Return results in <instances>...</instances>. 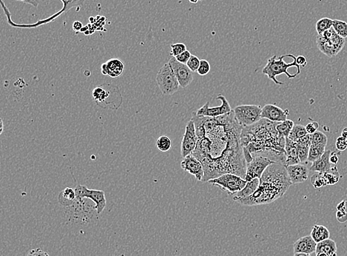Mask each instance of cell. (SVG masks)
<instances>
[{
  "label": "cell",
  "instance_id": "6da1fadb",
  "mask_svg": "<svg viewBox=\"0 0 347 256\" xmlns=\"http://www.w3.org/2000/svg\"><path fill=\"white\" fill-rule=\"evenodd\" d=\"M196 125L198 143L193 155L203 165L208 182L226 173L246 177V163L241 135L244 127L238 122L233 110L218 117H202L192 113Z\"/></svg>",
  "mask_w": 347,
  "mask_h": 256
},
{
  "label": "cell",
  "instance_id": "7a4b0ae2",
  "mask_svg": "<svg viewBox=\"0 0 347 256\" xmlns=\"http://www.w3.org/2000/svg\"><path fill=\"white\" fill-rule=\"evenodd\" d=\"M278 123L262 119L257 123L244 127L241 142L246 163L254 156H262L286 166V138L277 130Z\"/></svg>",
  "mask_w": 347,
  "mask_h": 256
},
{
  "label": "cell",
  "instance_id": "3957f363",
  "mask_svg": "<svg viewBox=\"0 0 347 256\" xmlns=\"http://www.w3.org/2000/svg\"><path fill=\"white\" fill-rule=\"evenodd\" d=\"M292 185L286 166L275 162L269 165L261 177L257 191L250 196L236 201L246 206L269 204L283 197Z\"/></svg>",
  "mask_w": 347,
  "mask_h": 256
},
{
  "label": "cell",
  "instance_id": "277c9868",
  "mask_svg": "<svg viewBox=\"0 0 347 256\" xmlns=\"http://www.w3.org/2000/svg\"><path fill=\"white\" fill-rule=\"evenodd\" d=\"M16 1H20V2H25V3L30 4V5H33V6L35 7V8L38 7L39 4H40V0H16ZM60 1H61V3H62L63 6L60 11L56 13V14L51 16V17H48V18L39 20L37 22L33 23V24H17V23L14 22L12 19H11V13H10L9 10H8V7L5 5V4L4 3L2 0H1V3H2L4 12H5V15L7 16V18H8V23L11 26L19 28H38V27L41 26V25H44V24L52 22L56 19L60 17L61 14H64V13H67V11H70L71 8H79V7L83 5V3L85 2L86 0H60Z\"/></svg>",
  "mask_w": 347,
  "mask_h": 256
},
{
  "label": "cell",
  "instance_id": "5b68a950",
  "mask_svg": "<svg viewBox=\"0 0 347 256\" xmlns=\"http://www.w3.org/2000/svg\"><path fill=\"white\" fill-rule=\"evenodd\" d=\"M286 57H287V54L281 56L277 60L276 56H273L267 60L266 66L264 67L263 70H262V73L267 76L268 78L270 79L277 85H284L283 83L278 81L276 79L277 76H280L282 73L286 74L289 79H293L296 77V75L290 74L287 71L289 67H295L297 70L301 71L300 66L296 63V57L294 56L292 63H286L285 61V58Z\"/></svg>",
  "mask_w": 347,
  "mask_h": 256
},
{
  "label": "cell",
  "instance_id": "8992f818",
  "mask_svg": "<svg viewBox=\"0 0 347 256\" xmlns=\"http://www.w3.org/2000/svg\"><path fill=\"white\" fill-rule=\"evenodd\" d=\"M156 83L162 93L164 95H173L179 90V85L169 63L161 67L156 76Z\"/></svg>",
  "mask_w": 347,
  "mask_h": 256
},
{
  "label": "cell",
  "instance_id": "52a82bcc",
  "mask_svg": "<svg viewBox=\"0 0 347 256\" xmlns=\"http://www.w3.org/2000/svg\"><path fill=\"white\" fill-rule=\"evenodd\" d=\"M208 182L219 187L222 191H226L229 195H234L240 192L247 183L245 178L233 173L224 174L218 178L210 179Z\"/></svg>",
  "mask_w": 347,
  "mask_h": 256
},
{
  "label": "cell",
  "instance_id": "ba28073f",
  "mask_svg": "<svg viewBox=\"0 0 347 256\" xmlns=\"http://www.w3.org/2000/svg\"><path fill=\"white\" fill-rule=\"evenodd\" d=\"M262 108L256 105H242L233 109L238 122L243 127L250 126L262 119Z\"/></svg>",
  "mask_w": 347,
  "mask_h": 256
},
{
  "label": "cell",
  "instance_id": "9c48e42d",
  "mask_svg": "<svg viewBox=\"0 0 347 256\" xmlns=\"http://www.w3.org/2000/svg\"><path fill=\"white\" fill-rule=\"evenodd\" d=\"M77 199L88 198L95 204L97 213L100 214L107 205L105 193L104 191L99 190L88 189L85 185H78L75 188Z\"/></svg>",
  "mask_w": 347,
  "mask_h": 256
},
{
  "label": "cell",
  "instance_id": "30bf717a",
  "mask_svg": "<svg viewBox=\"0 0 347 256\" xmlns=\"http://www.w3.org/2000/svg\"><path fill=\"white\" fill-rule=\"evenodd\" d=\"M198 136L196 133V125L193 119L187 122L185 127V132L181 145V154L183 158L193 154L197 146Z\"/></svg>",
  "mask_w": 347,
  "mask_h": 256
},
{
  "label": "cell",
  "instance_id": "8fae6325",
  "mask_svg": "<svg viewBox=\"0 0 347 256\" xmlns=\"http://www.w3.org/2000/svg\"><path fill=\"white\" fill-rule=\"evenodd\" d=\"M274 163L275 162L265 156H254L253 159L246 165L245 180L250 182L254 178H261L266 168Z\"/></svg>",
  "mask_w": 347,
  "mask_h": 256
},
{
  "label": "cell",
  "instance_id": "7c38bea8",
  "mask_svg": "<svg viewBox=\"0 0 347 256\" xmlns=\"http://www.w3.org/2000/svg\"><path fill=\"white\" fill-rule=\"evenodd\" d=\"M217 100H220L222 102V105L218 107H209V102H206L204 106H202L201 108H199L197 111H196V114L199 116L202 117H218V116H223L226 113H230L232 111L230 106H229V102L226 99L225 96L222 95H219L216 98Z\"/></svg>",
  "mask_w": 347,
  "mask_h": 256
},
{
  "label": "cell",
  "instance_id": "4fadbf2b",
  "mask_svg": "<svg viewBox=\"0 0 347 256\" xmlns=\"http://www.w3.org/2000/svg\"><path fill=\"white\" fill-rule=\"evenodd\" d=\"M168 63L181 87L184 88L191 84L193 81V72L187 67V64L179 63L175 57H172Z\"/></svg>",
  "mask_w": 347,
  "mask_h": 256
},
{
  "label": "cell",
  "instance_id": "5bb4252c",
  "mask_svg": "<svg viewBox=\"0 0 347 256\" xmlns=\"http://www.w3.org/2000/svg\"><path fill=\"white\" fill-rule=\"evenodd\" d=\"M181 168L193 175L196 180L202 182L204 176V170L202 162L194 155L190 154L184 158L183 161L181 162Z\"/></svg>",
  "mask_w": 347,
  "mask_h": 256
},
{
  "label": "cell",
  "instance_id": "9a60e30c",
  "mask_svg": "<svg viewBox=\"0 0 347 256\" xmlns=\"http://www.w3.org/2000/svg\"><path fill=\"white\" fill-rule=\"evenodd\" d=\"M289 112L283 110L275 105L268 104L262 107V119H266L274 122H281L287 119Z\"/></svg>",
  "mask_w": 347,
  "mask_h": 256
},
{
  "label": "cell",
  "instance_id": "2e32d148",
  "mask_svg": "<svg viewBox=\"0 0 347 256\" xmlns=\"http://www.w3.org/2000/svg\"><path fill=\"white\" fill-rule=\"evenodd\" d=\"M286 168L292 185L304 183L307 180L309 171L306 165L297 164Z\"/></svg>",
  "mask_w": 347,
  "mask_h": 256
},
{
  "label": "cell",
  "instance_id": "e0dca14e",
  "mask_svg": "<svg viewBox=\"0 0 347 256\" xmlns=\"http://www.w3.org/2000/svg\"><path fill=\"white\" fill-rule=\"evenodd\" d=\"M124 70V63L119 59H110L101 66L102 73L111 78H118L122 75Z\"/></svg>",
  "mask_w": 347,
  "mask_h": 256
},
{
  "label": "cell",
  "instance_id": "ac0fdd59",
  "mask_svg": "<svg viewBox=\"0 0 347 256\" xmlns=\"http://www.w3.org/2000/svg\"><path fill=\"white\" fill-rule=\"evenodd\" d=\"M316 247L317 243L311 235H307L299 238L294 243L293 250L295 253L312 254L316 251Z\"/></svg>",
  "mask_w": 347,
  "mask_h": 256
},
{
  "label": "cell",
  "instance_id": "d6986e66",
  "mask_svg": "<svg viewBox=\"0 0 347 256\" xmlns=\"http://www.w3.org/2000/svg\"><path fill=\"white\" fill-rule=\"evenodd\" d=\"M285 154H286V167L289 165L301 163L297 152L296 142L286 138L285 144Z\"/></svg>",
  "mask_w": 347,
  "mask_h": 256
},
{
  "label": "cell",
  "instance_id": "ffe728a7",
  "mask_svg": "<svg viewBox=\"0 0 347 256\" xmlns=\"http://www.w3.org/2000/svg\"><path fill=\"white\" fill-rule=\"evenodd\" d=\"M331 151L326 150L321 158L312 162L309 170L316 172H325L331 169V163L329 162Z\"/></svg>",
  "mask_w": 347,
  "mask_h": 256
},
{
  "label": "cell",
  "instance_id": "44dd1931",
  "mask_svg": "<svg viewBox=\"0 0 347 256\" xmlns=\"http://www.w3.org/2000/svg\"><path fill=\"white\" fill-rule=\"evenodd\" d=\"M317 46L318 49L321 50V52L328 57H333L339 53L338 49L334 46L329 40L323 39L321 36L318 35L316 40Z\"/></svg>",
  "mask_w": 347,
  "mask_h": 256
},
{
  "label": "cell",
  "instance_id": "7402d4cb",
  "mask_svg": "<svg viewBox=\"0 0 347 256\" xmlns=\"http://www.w3.org/2000/svg\"><path fill=\"white\" fill-rule=\"evenodd\" d=\"M259 185H260V178H254L250 182H247L245 188L240 192H237L236 195L233 197V200L236 201L237 200L250 196L257 191Z\"/></svg>",
  "mask_w": 347,
  "mask_h": 256
},
{
  "label": "cell",
  "instance_id": "603a6c76",
  "mask_svg": "<svg viewBox=\"0 0 347 256\" xmlns=\"http://www.w3.org/2000/svg\"><path fill=\"white\" fill-rule=\"evenodd\" d=\"M59 202L62 206L70 207L74 205L77 201V193L75 189L71 188H66L64 191L59 194Z\"/></svg>",
  "mask_w": 347,
  "mask_h": 256
},
{
  "label": "cell",
  "instance_id": "cb8c5ba5",
  "mask_svg": "<svg viewBox=\"0 0 347 256\" xmlns=\"http://www.w3.org/2000/svg\"><path fill=\"white\" fill-rule=\"evenodd\" d=\"M316 254L326 253L329 256H337V244L334 240L328 238L317 244Z\"/></svg>",
  "mask_w": 347,
  "mask_h": 256
},
{
  "label": "cell",
  "instance_id": "d4e9b609",
  "mask_svg": "<svg viewBox=\"0 0 347 256\" xmlns=\"http://www.w3.org/2000/svg\"><path fill=\"white\" fill-rule=\"evenodd\" d=\"M310 235L313 238L314 241L318 244V243L329 238L330 233L325 226L315 224L312 227Z\"/></svg>",
  "mask_w": 347,
  "mask_h": 256
},
{
  "label": "cell",
  "instance_id": "484cf974",
  "mask_svg": "<svg viewBox=\"0 0 347 256\" xmlns=\"http://www.w3.org/2000/svg\"><path fill=\"white\" fill-rule=\"evenodd\" d=\"M326 151V145H311L309 148V156H308V162H314L318 160L319 158L323 156Z\"/></svg>",
  "mask_w": 347,
  "mask_h": 256
},
{
  "label": "cell",
  "instance_id": "4316f807",
  "mask_svg": "<svg viewBox=\"0 0 347 256\" xmlns=\"http://www.w3.org/2000/svg\"><path fill=\"white\" fill-rule=\"evenodd\" d=\"M110 90H106L102 85L97 86L92 92V96L99 106H100L102 103L106 102V100L110 96Z\"/></svg>",
  "mask_w": 347,
  "mask_h": 256
},
{
  "label": "cell",
  "instance_id": "83f0119b",
  "mask_svg": "<svg viewBox=\"0 0 347 256\" xmlns=\"http://www.w3.org/2000/svg\"><path fill=\"white\" fill-rule=\"evenodd\" d=\"M332 25H333V20L328 18V17H325V18H321V20L317 21L316 24H315V29H316L318 35H321L325 31L332 28Z\"/></svg>",
  "mask_w": 347,
  "mask_h": 256
},
{
  "label": "cell",
  "instance_id": "f1b7e54d",
  "mask_svg": "<svg viewBox=\"0 0 347 256\" xmlns=\"http://www.w3.org/2000/svg\"><path fill=\"white\" fill-rule=\"evenodd\" d=\"M324 175H325L327 185H335V184L339 182L340 178H341V175H340L339 172H338L337 166L331 168L330 170L327 171V172H324Z\"/></svg>",
  "mask_w": 347,
  "mask_h": 256
},
{
  "label": "cell",
  "instance_id": "f546056e",
  "mask_svg": "<svg viewBox=\"0 0 347 256\" xmlns=\"http://www.w3.org/2000/svg\"><path fill=\"white\" fill-rule=\"evenodd\" d=\"M307 134L306 127L302 125H295L287 138H289V139L293 141V142H296L298 139L306 136Z\"/></svg>",
  "mask_w": 347,
  "mask_h": 256
},
{
  "label": "cell",
  "instance_id": "4dcf8cb0",
  "mask_svg": "<svg viewBox=\"0 0 347 256\" xmlns=\"http://www.w3.org/2000/svg\"><path fill=\"white\" fill-rule=\"evenodd\" d=\"M294 125H294V122L292 120L286 119V121H284V122H279L278 125H276V129L279 134L285 136V138H287L290 132L292 131Z\"/></svg>",
  "mask_w": 347,
  "mask_h": 256
},
{
  "label": "cell",
  "instance_id": "1f68e13d",
  "mask_svg": "<svg viewBox=\"0 0 347 256\" xmlns=\"http://www.w3.org/2000/svg\"><path fill=\"white\" fill-rule=\"evenodd\" d=\"M332 28L335 30V32L342 37V38H347V22L342 20H334Z\"/></svg>",
  "mask_w": 347,
  "mask_h": 256
},
{
  "label": "cell",
  "instance_id": "d6a6232c",
  "mask_svg": "<svg viewBox=\"0 0 347 256\" xmlns=\"http://www.w3.org/2000/svg\"><path fill=\"white\" fill-rule=\"evenodd\" d=\"M156 147L162 152H167L172 147V141L168 136H160L156 142Z\"/></svg>",
  "mask_w": 347,
  "mask_h": 256
},
{
  "label": "cell",
  "instance_id": "836d02e7",
  "mask_svg": "<svg viewBox=\"0 0 347 256\" xmlns=\"http://www.w3.org/2000/svg\"><path fill=\"white\" fill-rule=\"evenodd\" d=\"M311 183L315 189L324 188L327 186L326 179H325L324 172H316L311 178Z\"/></svg>",
  "mask_w": 347,
  "mask_h": 256
},
{
  "label": "cell",
  "instance_id": "e575fe53",
  "mask_svg": "<svg viewBox=\"0 0 347 256\" xmlns=\"http://www.w3.org/2000/svg\"><path fill=\"white\" fill-rule=\"evenodd\" d=\"M311 136V142H312V145H318V144H321V145H327L328 138L325 133H322L321 131H316L313 134H310Z\"/></svg>",
  "mask_w": 347,
  "mask_h": 256
},
{
  "label": "cell",
  "instance_id": "d590c367",
  "mask_svg": "<svg viewBox=\"0 0 347 256\" xmlns=\"http://www.w3.org/2000/svg\"><path fill=\"white\" fill-rule=\"evenodd\" d=\"M297 152H298V158H299L301 163H304L308 161L309 156V148L310 147L305 146V145H298L296 143Z\"/></svg>",
  "mask_w": 347,
  "mask_h": 256
},
{
  "label": "cell",
  "instance_id": "8d00e7d4",
  "mask_svg": "<svg viewBox=\"0 0 347 256\" xmlns=\"http://www.w3.org/2000/svg\"><path fill=\"white\" fill-rule=\"evenodd\" d=\"M170 54L172 57H176L177 56L180 55L182 53L184 52L185 50H187V47L184 43H175L170 45Z\"/></svg>",
  "mask_w": 347,
  "mask_h": 256
},
{
  "label": "cell",
  "instance_id": "74e56055",
  "mask_svg": "<svg viewBox=\"0 0 347 256\" xmlns=\"http://www.w3.org/2000/svg\"><path fill=\"white\" fill-rule=\"evenodd\" d=\"M210 64L209 62L205 60H201L200 65L197 70V73L200 76H206L207 73H210Z\"/></svg>",
  "mask_w": 347,
  "mask_h": 256
},
{
  "label": "cell",
  "instance_id": "f35d334b",
  "mask_svg": "<svg viewBox=\"0 0 347 256\" xmlns=\"http://www.w3.org/2000/svg\"><path fill=\"white\" fill-rule=\"evenodd\" d=\"M200 63L201 60L196 56L192 55L188 63H187V65L191 70V71L197 72L199 65H200Z\"/></svg>",
  "mask_w": 347,
  "mask_h": 256
},
{
  "label": "cell",
  "instance_id": "ab89813d",
  "mask_svg": "<svg viewBox=\"0 0 347 256\" xmlns=\"http://www.w3.org/2000/svg\"><path fill=\"white\" fill-rule=\"evenodd\" d=\"M191 53L189 51V50H185L184 52L181 54L180 55L177 56V57H175L179 63H182V64H187L188 63L189 60H190V57H191Z\"/></svg>",
  "mask_w": 347,
  "mask_h": 256
},
{
  "label": "cell",
  "instance_id": "60d3db41",
  "mask_svg": "<svg viewBox=\"0 0 347 256\" xmlns=\"http://www.w3.org/2000/svg\"><path fill=\"white\" fill-rule=\"evenodd\" d=\"M335 147H336L337 149L341 152L345 150L347 148V139H344L342 136H340L337 139Z\"/></svg>",
  "mask_w": 347,
  "mask_h": 256
},
{
  "label": "cell",
  "instance_id": "b9f144b4",
  "mask_svg": "<svg viewBox=\"0 0 347 256\" xmlns=\"http://www.w3.org/2000/svg\"><path fill=\"white\" fill-rule=\"evenodd\" d=\"M319 128V124L317 122H311L306 126V130L308 134H313L315 132L318 131Z\"/></svg>",
  "mask_w": 347,
  "mask_h": 256
},
{
  "label": "cell",
  "instance_id": "7bdbcfd3",
  "mask_svg": "<svg viewBox=\"0 0 347 256\" xmlns=\"http://www.w3.org/2000/svg\"><path fill=\"white\" fill-rule=\"evenodd\" d=\"M27 256H50V255L41 249L37 248L31 250Z\"/></svg>",
  "mask_w": 347,
  "mask_h": 256
},
{
  "label": "cell",
  "instance_id": "ee69618b",
  "mask_svg": "<svg viewBox=\"0 0 347 256\" xmlns=\"http://www.w3.org/2000/svg\"><path fill=\"white\" fill-rule=\"evenodd\" d=\"M297 144L298 145H305V146L310 147L312 145V142H311V136L310 134H307L306 136H304V137L301 138V139H298L296 142Z\"/></svg>",
  "mask_w": 347,
  "mask_h": 256
},
{
  "label": "cell",
  "instance_id": "f6af8a7d",
  "mask_svg": "<svg viewBox=\"0 0 347 256\" xmlns=\"http://www.w3.org/2000/svg\"><path fill=\"white\" fill-rule=\"evenodd\" d=\"M336 218L339 222H346L347 221V213L344 212V211H338L336 213Z\"/></svg>",
  "mask_w": 347,
  "mask_h": 256
},
{
  "label": "cell",
  "instance_id": "bcb514c9",
  "mask_svg": "<svg viewBox=\"0 0 347 256\" xmlns=\"http://www.w3.org/2000/svg\"><path fill=\"white\" fill-rule=\"evenodd\" d=\"M296 63L298 65L302 66L303 67H305L307 64L306 57H304V56H298V57H296Z\"/></svg>",
  "mask_w": 347,
  "mask_h": 256
},
{
  "label": "cell",
  "instance_id": "7dc6e473",
  "mask_svg": "<svg viewBox=\"0 0 347 256\" xmlns=\"http://www.w3.org/2000/svg\"><path fill=\"white\" fill-rule=\"evenodd\" d=\"M83 28L82 23L80 21H75L73 24V29L76 32L79 33L81 31V30Z\"/></svg>",
  "mask_w": 347,
  "mask_h": 256
},
{
  "label": "cell",
  "instance_id": "c3c4849f",
  "mask_svg": "<svg viewBox=\"0 0 347 256\" xmlns=\"http://www.w3.org/2000/svg\"><path fill=\"white\" fill-rule=\"evenodd\" d=\"M338 161H339V157H338V155L337 154L336 152H331L330 157H329V162H330V163L333 164V165H337Z\"/></svg>",
  "mask_w": 347,
  "mask_h": 256
},
{
  "label": "cell",
  "instance_id": "681fc988",
  "mask_svg": "<svg viewBox=\"0 0 347 256\" xmlns=\"http://www.w3.org/2000/svg\"><path fill=\"white\" fill-rule=\"evenodd\" d=\"M337 210H338V211H344V212H346L345 210H346V201L345 200H343L341 202H340L339 204L337 205ZM347 213V212H346Z\"/></svg>",
  "mask_w": 347,
  "mask_h": 256
},
{
  "label": "cell",
  "instance_id": "f907efd6",
  "mask_svg": "<svg viewBox=\"0 0 347 256\" xmlns=\"http://www.w3.org/2000/svg\"><path fill=\"white\" fill-rule=\"evenodd\" d=\"M341 136L344 137V139H347V128H344V130H342V133H341Z\"/></svg>",
  "mask_w": 347,
  "mask_h": 256
},
{
  "label": "cell",
  "instance_id": "816d5d0a",
  "mask_svg": "<svg viewBox=\"0 0 347 256\" xmlns=\"http://www.w3.org/2000/svg\"><path fill=\"white\" fill-rule=\"evenodd\" d=\"M293 256H311L310 254H306V253H294Z\"/></svg>",
  "mask_w": 347,
  "mask_h": 256
},
{
  "label": "cell",
  "instance_id": "f5cc1de1",
  "mask_svg": "<svg viewBox=\"0 0 347 256\" xmlns=\"http://www.w3.org/2000/svg\"><path fill=\"white\" fill-rule=\"evenodd\" d=\"M0 124H1V130H0V134H2V132H3V129H4V123H3V121H2V119H0Z\"/></svg>",
  "mask_w": 347,
  "mask_h": 256
},
{
  "label": "cell",
  "instance_id": "db71d44e",
  "mask_svg": "<svg viewBox=\"0 0 347 256\" xmlns=\"http://www.w3.org/2000/svg\"><path fill=\"white\" fill-rule=\"evenodd\" d=\"M199 1H202V0H189V2L192 4H197Z\"/></svg>",
  "mask_w": 347,
  "mask_h": 256
},
{
  "label": "cell",
  "instance_id": "11a10c76",
  "mask_svg": "<svg viewBox=\"0 0 347 256\" xmlns=\"http://www.w3.org/2000/svg\"><path fill=\"white\" fill-rule=\"evenodd\" d=\"M316 256H327V255L326 253H318V254H316Z\"/></svg>",
  "mask_w": 347,
  "mask_h": 256
},
{
  "label": "cell",
  "instance_id": "9f6ffc18",
  "mask_svg": "<svg viewBox=\"0 0 347 256\" xmlns=\"http://www.w3.org/2000/svg\"><path fill=\"white\" fill-rule=\"evenodd\" d=\"M346 212L347 213V201H346V210H345Z\"/></svg>",
  "mask_w": 347,
  "mask_h": 256
},
{
  "label": "cell",
  "instance_id": "6f0895ef",
  "mask_svg": "<svg viewBox=\"0 0 347 256\" xmlns=\"http://www.w3.org/2000/svg\"></svg>",
  "mask_w": 347,
  "mask_h": 256
}]
</instances>
